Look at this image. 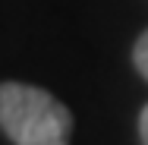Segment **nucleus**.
<instances>
[{"mask_svg":"<svg viewBox=\"0 0 148 145\" xmlns=\"http://www.w3.org/2000/svg\"><path fill=\"white\" fill-rule=\"evenodd\" d=\"M139 136H142V145H148V104L139 114Z\"/></svg>","mask_w":148,"mask_h":145,"instance_id":"obj_3","label":"nucleus"},{"mask_svg":"<svg viewBox=\"0 0 148 145\" xmlns=\"http://www.w3.org/2000/svg\"><path fill=\"white\" fill-rule=\"evenodd\" d=\"M0 129L13 145H69L73 114L38 85L0 82Z\"/></svg>","mask_w":148,"mask_h":145,"instance_id":"obj_1","label":"nucleus"},{"mask_svg":"<svg viewBox=\"0 0 148 145\" xmlns=\"http://www.w3.org/2000/svg\"><path fill=\"white\" fill-rule=\"evenodd\" d=\"M132 63H136V69L142 73V79H148V29L136 38V47H132Z\"/></svg>","mask_w":148,"mask_h":145,"instance_id":"obj_2","label":"nucleus"}]
</instances>
